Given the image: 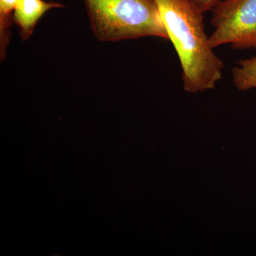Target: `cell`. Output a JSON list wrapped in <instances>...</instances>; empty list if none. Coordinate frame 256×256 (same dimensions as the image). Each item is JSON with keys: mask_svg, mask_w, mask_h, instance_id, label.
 Here are the masks:
<instances>
[{"mask_svg": "<svg viewBox=\"0 0 256 256\" xmlns=\"http://www.w3.org/2000/svg\"><path fill=\"white\" fill-rule=\"evenodd\" d=\"M18 0H0V58L4 60L11 36L12 15Z\"/></svg>", "mask_w": 256, "mask_h": 256, "instance_id": "8992f818", "label": "cell"}, {"mask_svg": "<svg viewBox=\"0 0 256 256\" xmlns=\"http://www.w3.org/2000/svg\"><path fill=\"white\" fill-rule=\"evenodd\" d=\"M63 8V4L54 1L18 0L13 13V21L20 28L21 40L26 41L32 36L37 23L47 12Z\"/></svg>", "mask_w": 256, "mask_h": 256, "instance_id": "277c9868", "label": "cell"}, {"mask_svg": "<svg viewBox=\"0 0 256 256\" xmlns=\"http://www.w3.org/2000/svg\"><path fill=\"white\" fill-rule=\"evenodd\" d=\"M210 46L256 48V0H222L212 10Z\"/></svg>", "mask_w": 256, "mask_h": 256, "instance_id": "3957f363", "label": "cell"}, {"mask_svg": "<svg viewBox=\"0 0 256 256\" xmlns=\"http://www.w3.org/2000/svg\"><path fill=\"white\" fill-rule=\"evenodd\" d=\"M178 54L184 88L190 94L212 90L222 80L224 63L210 46L203 14L190 0H154Z\"/></svg>", "mask_w": 256, "mask_h": 256, "instance_id": "6da1fadb", "label": "cell"}, {"mask_svg": "<svg viewBox=\"0 0 256 256\" xmlns=\"http://www.w3.org/2000/svg\"><path fill=\"white\" fill-rule=\"evenodd\" d=\"M202 14L212 11L222 0H190Z\"/></svg>", "mask_w": 256, "mask_h": 256, "instance_id": "52a82bcc", "label": "cell"}, {"mask_svg": "<svg viewBox=\"0 0 256 256\" xmlns=\"http://www.w3.org/2000/svg\"><path fill=\"white\" fill-rule=\"evenodd\" d=\"M90 26L99 41L146 36L168 40L154 0H84Z\"/></svg>", "mask_w": 256, "mask_h": 256, "instance_id": "7a4b0ae2", "label": "cell"}, {"mask_svg": "<svg viewBox=\"0 0 256 256\" xmlns=\"http://www.w3.org/2000/svg\"><path fill=\"white\" fill-rule=\"evenodd\" d=\"M232 80L240 92L256 88V56L239 60L232 69Z\"/></svg>", "mask_w": 256, "mask_h": 256, "instance_id": "5b68a950", "label": "cell"}]
</instances>
